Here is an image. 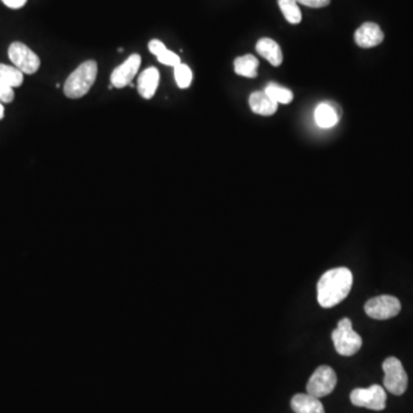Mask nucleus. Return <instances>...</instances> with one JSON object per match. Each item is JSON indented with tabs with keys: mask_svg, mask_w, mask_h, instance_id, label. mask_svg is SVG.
I'll return each instance as SVG.
<instances>
[{
	"mask_svg": "<svg viewBox=\"0 0 413 413\" xmlns=\"http://www.w3.org/2000/svg\"><path fill=\"white\" fill-rule=\"evenodd\" d=\"M160 82V73L158 68L151 67L144 70L138 78V92L144 99H152L155 94Z\"/></svg>",
	"mask_w": 413,
	"mask_h": 413,
	"instance_id": "nucleus-11",
	"label": "nucleus"
},
{
	"mask_svg": "<svg viewBox=\"0 0 413 413\" xmlns=\"http://www.w3.org/2000/svg\"><path fill=\"white\" fill-rule=\"evenodd\" d=\"M142 63V58L139 54H131L121 66L114 69L110 76V83L112 87L123 89L133 82V78L137 76L139 67Z\"/></svg>",
	"mask_w": 413,
	"mask_h": 413,
	"instance_id": "nucleus-9",
	"label": "nucleus"
},
{
	"mask_svg": "<svg viewBox=\"0 0 413 413\" xmlns=\"http://www.w3.org/2000/svg\"><path fill=\"white\" fill-rule=\"evenodd\" d=\"M98 75V65L96 61L89 60L81 63L67 78L63 92L70 99H78L89 92L96 82Z\"/></svg>",
	"mask_w": 413,
	"mask_h": 413,
	"instance_id": "nucleus-2",
	"label": "nucleus"
},
{
	"mask_svg": "<svg viewBox=\"0 0 413 413\" xmlns=\"http://www.w3.org/2000/svg\"><path fill=\"white\" fill-rule=\"evenodd\" d=\"M340 117L341 108L333 103H321L314 112L316 122L323 129H328L335 126Z\"/></svg>",
	"mask_w": 413,
	"mask_h": 413,
	"instance_id": "nucleus-12",
	"label": "nucleus"
},
{
	"mask_svg": "<svg viewBox=\"0 0 413 413\" xmlns=\"http://www.w3.org/2000/svg\"><path fill=\"white\" fill-rule=\"evenodd\" d=\"M249 106L255 114L271 116L277 112L278 103L272 100L264 91H256L249 96Z\"/></svg>",
	"mask_w": 413,
	"mask_h": 413,
	"instance_id": "nucleus-14",
	"label": "nucleus"
},
{
	"mask_svg": "<svg viewBox=\"0 0 413 413\" xmlns=\"http://www.w3.org/2000/svg\"><path fill=\"white\" fill-rule=\"evenodd\" d=\"M351 401L355 407L374 411L384 410L387 402L386 391L379 385H373L370 388H356L351 391Z\"/></svg>",
	"mask_w": 413,
	"mask_h": 413,
	"instance_id": "nucleus-7",
	"label": "nucleus"
},
{
	"mask_svg": "<svg viewBox=\"0 0 413 413\" xmlns=\"http://www.w3.org/2000/svg\"><path fill=\"white\" fill-rule=\"evenodd\" d=\"M1 1L12 10H19L27 3L28 0H1Z\"/></svg>",
	"mask_w": 413,
	"mask_h": 413,
	"instance_id": "nucleus-24",
	"label": "nucleus"
},
{
	"mask_svg": "<svg viewBox=\"0 0 413 413\" xmlns=\"http://www.w3.org/2000/svg\"><path fill=\"white\" fill-rule=\"evenodd\" d=\"M385 378L384 386L394 395H403L407 388V374L403 365L396 357H388L382 364Z\"/></svg>",
	"mask_w": 413,
	"mask_h": 413,
	"instance_id": "nucleus-4",
	"label": "nucleus"
},
{
	"mask_svg": "<svg viewBox=\"0 0 413 413\" xmlns=\"http://www.w3.org/2000/svg\"><path fill=\"white\" fill-rule=\"evenodd\" d=\"M175 74V80L177 85L180 89H187L193 80V73L189 66L184 63H179L178 66L174 68Z\"/></svg>",
	"mask_w": 413,
	"mask_h": 413,
	"instance_id": "nucleus-20",
	"label": "nucleus"
},
{
	"mask_svg": "<svg viewBox=\"0 0 413 413\" xmlns=\"http://www.w3.org/2000/svg\"><path fill=\"white\" fill-rule=\"evenodd\" d=\"M334 347L341 356H354L360 351L363 340L360 334L355 332L353 323L349 318H342L337 323V328L332 333Z\"/></svg>",
	"mask_w": 413,
	"mask_h": 413,
	"instance_id": "nucleus-3",
	"label": "nucleus"
},
{
	"mask_svg": "<svg viewBox=\"0 0 413 413\" xmlns=\"http://www.w3.org/2000/svg\"><path fill=\"white\" fill-rule=\"evenodd\" d=\"M15 93L12 86L0 80V103H10L14 100Z\"/></svg>",
	"mask_w": 413,
	"mask_h": 413,
	"instance_id": "nucleus-22",
	"label": "nucleus"
},
{
	"mask_svg": "<svg viewBox=\"0 0 413 413\" xmlns=\"http://www.w3.org/2000/svg\"><path fill=\"white\" fill-rule=\"evenodd\" d=\"M24 75V74L21 70L17 69V67L0 63V80L7 83L13 89L22 85Z\"/></svg>",
	"mask_w": 413,
	"mask_h": 413,
	"instance_id": "nucleus-18",
	"label": "nucleus"
},
{
	"mask_svg": "<svg viewBox=\"0 0 413 413\" xmlns=\"http://www.w3.org/2000/svg\"><path fill=\"white\" fill-rule=\"evenodd\" d=\"M258 60L251 54L239 56L235 60V71L239 76L255 78L258 76Z\"/></svg>",
	"mask_w": 413,
	"mask_h": 413,
	"instance_id": "nucleus-16",
	"label": "nucleus"
},
{
	"mask_svg": "<svg viewBox=\"0 0 413 413\" xmlns=\"http://www.w3.org/2000/svg\"><path fill=\"white\" fill-rule=\"evenodd\" d=\"M337 377L335 371L328 365H321L314 371L307 381V391L312 396L321 398L328 396L337 386Z\"/></svg>",
	"mask_w": 413,
	"mask_h": 413,
	"instance_id": "nucleus-5",
	"label": "nucleus"
},
{
	"mask_svg": "<svg viewBox=\"0 0 413 413\" xmlns=\"http://www.w3.org/2000/svg\"><path fill=\"white\" fill-rule=\"evenodd\" d=\"M385 35L381 28L373 22L362 24L355 33V42L358 47L371 49L382 43Z\"/></svg>",
	"mask_w": 413,
	"mask_h": 413,
	"instance_id": "nucleus-10",
	"label": "nucleus"
},
{
	"mask_svg": "<svg viewBox=\"0 0 413 413\" xmlns=\"http://www.w3.org/2000/svg\"><path fill=\"white\" fill-rule=\"evenodd\" d=\"M291 407L295 413H325L319 398L310 394H296L292 398Z\"/></svg>",
	"mask_w": 413,
	"mask_h": 413,
	"instance_id": "nucleus-13",
	"label": "nucleus"
},
{
	"mask_svg": "<svg viewBox=\"0 0 413 413\" xmlns=\"http://www.w3.org/2000/svg\"><path fill=\"white\" fill-rule=\"evenodd\" d=\"M256 51L260 56L268 60L272 66H280L283 62V52L279 44L271 38H261L256 44Z\"/></svg>",
	"mask_w": 413,
	"mask_h": 413,
	"instance_id": "nucleus-15",
	"label": "nucleus"
},
{
	"mask_svg": "<svg viewBox=\"0 0 413 413\" xmlns=\"http://www.w3.org/2000/svg\"><path fill=\"white\" fill-rule=\"evenodd\" d=\"M278 5L284 14L285 19L292 24L301 22L302 13L296 0H278Z\"/></svg>",
	"mask_w": 413,
	"mask_h": 413,
	"instance_id": "nucleus-17",
	"label": "nucleus"
},
{
	"mask_svg": "<svg viewBox=\"0 0 413 413\" xmlns=\"http://www.w3.org/2000/svg\"><path fill=\"white\" fill-rule=\"evenodd\" d=\"M156 58L159 60L160 63H162L165 66L172 67V68H175V67L178 66L179 63H182L180 62V58L177 54L174 53L172 51H169L167 47H165V50L161 51L156 56Z\"/></svg>",
	"mask_w": 413,
	"mask_h": 413,
	"instance_id": "nucleus-21",
	"label": "nucleus"
},
{
	"mask_svg": "<svg viewBox=\"0 0 413 413\" xmlns=\"http://www.w3.org/2000/svg\"><path fill=\"white\" fill-rule=\"evenodd\" d=\"M364 309L369 317L378 321H386L400 314L401 302L398 298L391 295H381L370 298L365 303Z\"/></svg>",
	"mask_w": 413,
	"mask_h": 413,
	"instance_id": "nucleus-8",
	"label": "nucleus"
},
{
	"mask_svg": "<svg viewBox=\"0 0 413 413\" xmlns=\"http://www.w3.org/2000/svg\"><path fill=\"white\" fill-rule=\"evenodd\" d=\"M353 280V273L348 268L332 269L325 272L318 281V303L323 307L341 303L351 293Z\"/></svg>",
	"mask_w": 413,
	"mask_h": 413,
	"instance_id": "nucleus-1",
	"label": "nucleus"
},
{
	"mask_svg": "<svg viewBox=\"0 0 413 413\" xmlns=\"http://www.w3.org/2000/svg\"><path fill=\"white\" fill-rule=\"evenodd\" d=\"M264 92L267 93L272 100H275L276 103H284V105L291 103L292 100L294 98L291 90L281 87V86L277 85L275 83H270V84L265 87Z\"/></svg>",
	"mask_w": 413,
	"mask_h": 413,
	"instance_id": "nucleus-19",
	"label": "nucleus"
},
{
	"mask_svg": "<svg viewBox=\"0 0 413 413\" xmlns=\"http://www.w3.org/2000/svg\"><path fill=\"white\" fill-rule=\"evenodd\" d=\"M3 117V103H0V119Z\"/></svg>",
	"mask_w": 413,
	"mask_h": 413,
	"instance_id": "nucleus-25",
	"label": "nucleus"
},
{
	"mask_svg": "<svg viewBox=\"0 0 413 413\" xmlns=\"http://www.w3.org/2000/svg\"><path fill=\"white\" fill-rule=\"evenodd\" d=\"M298 3L303 6L311 7V8H321L330 5V0H296Z\"/></svg>",
	"mask_w": 413,
	"mask_h": 413,
	"instance_id": "nucleus-23",
	"label": "nucleus"
},
{
	"mask_svg": "<svg viewBox=\"0 0 413 413\" xmlns=\"http://www.w3.org/2000/svg\"><path fill=\"white\" fill-rule=\"evenodd\" d=\"M8 58L14 67L27 75L37 73L40 67V56L30 50L26 44L14 42L8 49Z\"/></svg>",
	"mask_w": 413,
	"mask_h": 413,
	"instance_id": "nucleus-6",
	"label": "nucleus"
}]
</instances>
